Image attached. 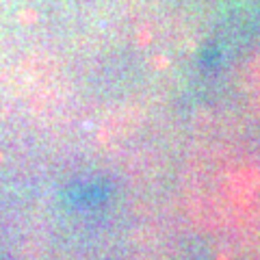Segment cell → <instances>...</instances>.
Returning <instances> with one entry per match:
<instances>
[{
  "mask_svg": "<svg viewBox=\"0 0 260 260\" xmlns=\"http://www.w3.org/2000/svg\"><path fill=\"white\" fill-rule=\"evenodd\" d=\"M109 193H111L109 182L85 180V182L72 184L70 189L63 193V200L68 202L72 208H93V206H100L102 202H107Z\"/></svg>",
  "mask_w": 260,
  "mask_h": 260,
  "instance_id": "obj_1",
  "label": "cell"
},
{
  "mask_svg": "<svg viewBox=\"0 0 260 260\" xmlns=\"http://www.w3.org/2000/svg\"><path fill=\"white\" fill-rule=\"evenodd\" d=\"M217 59H219L217 50H208V52H204V59H202V63L208 65V68H213V65L217 63Z\"/></svg>",
  "mask_w": 260,
  "mask_h": 260,
  "instance_id": "obj_2",
  "label": "cell"
}]
</instances>
